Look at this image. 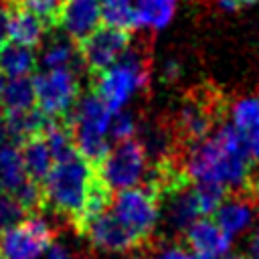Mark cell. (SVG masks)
I'll return each mask as SVG.
<instances>
[{
  "label": "cell",
  "instance_id": "6da1fadb",
  "mask_svg": "<svg viewBox=\"0 0 259 259\" xmlns=\"http://www.w3.org/2000/svg\"><path fill=\"white\" fill-rule=\"evenodd\" d=\"M180 160L192 182H212L227 192L245 188L253 168L229 121L217 123L206 138L188 144Z\"/></svg>",
  "mask_w": 259,
  "mask_h": 259
},
{
  "label": "cell",
  "instance_id": "7a4b0ae2",
  "mask_svg": "<svg viewBox=\"0 0 259 259\" xmlns=\"http://www.w3.org/2000/svg\"><path fill=\"white\" fill-rule=\"evenodd\" d=\"M95 180V166L87 162L79 152L65 160H59L40 182L42 206H49L55 214L77 229Z\"/></svg>",
  "mask_w": 259,
  "mask_h": 259
},
{
  "label": "cell",
  "instance_id": "3957f363",
  "mask_svg": "<svg viewBox=\"0 0 259 259\" xmlns=\"http://www.w3.org/2000/svg\"><path fill=\"white\" fill-rule=\"evenodd\" d=\"M150 79V59L144 47L130 45V49L107 69L93 75V91L105 101L111 111L123 109Z\"/></svg>",
  "mask_w": 259,
  "mask_h": 259
},
{
  "label": "cell",
  "instance_id": "277c9868",
  "mask_svg": "<svg viewBox=\"0 0 259 259\" xmlns=\"http://www.w3.org/2000/svg\"><path fill=\"white\" fill-rule=\"evenodd\" d=\"M71 111L73 113L67 121L73 134L75 150L95 166L109 150V123L113 111L95 91L79 95Z\"/></svg>",
  "mask_w": 259,
  "mask_h": 259
},
{
  "label": "cell",
  "instance_id": "5b68a950",
  "mask_svg": "<svg viewBox=\"0 0 259 259\" xmlns=\"http://www.w3.org/2000/svg\"><path fill=\"white\" fill-rule=\"evenodd\" d=\"M111 212L142 243L152 239L160 223V198L150 186H130L111 198Z\"/></svg>",
  "mask_w": 259,
  "mask_h": 259
},
{
  "label": "cell",
  "instance_id": "8992f818",
  "mask_svg": "<svg viewBox=\"0 0 259 259\" xmlns=\"http://www.w3.org/2000/svg\"><path fill=\"white\" fill-rule=\"evenodd\" d=\"M148 170V156L136 138L115 142L109 146L105 156L95 164L97 176L107 184L109 190H121L136 186L144 180Z\"/></svg>",
  "mask_w": 259,
  "mask_h": 259
},
{
  "label": "cell",
  "instance_id": "52a82bcc",
  "mask_svg": "<svg viewBox=\"0 0 259 259\" xmlns=\"http://www.w3.org/2000/svg\"><path fill=\"white\" fill-rule=\"evenodd\" d=\"M34 103L51 119H63L69 115L79 99L77 69H45L32 77Z\"/></svg>",
  "mask_w": 259,
  "mask_h": 259
},
{
  "label": "cell",
  "instance_id": "ba28073f",
  "mask_svg": "<svg viewBox=\"0 0 259 259\" xmlns=\"http://www.w3.org/2000/svg\"><path fill=\"white\" fill-rule=\"evenodd\" d=\"M53 239L51 223L42 214L30 212L0 235V253L4 259H40Z\"/></svg>",
  "mask_w": 259,
  "mask_h": 259
},
{
  "label": "cell",
  "instance_id": "9c48e42d",
  "mask_svg": "<svg viewBox=\"0 0 259 259\" xmlns=\"http://www.w3.org/2000/svg\"><path fill=\"white\" fill-rule=\"evenodd\" d=\"M132 45V36L127 30H119L107 24H97L91 32L77 40V51L81 65L95 75L109 65H113Z\"/></svg>",
  "mask_w": 259,
  "mask_h": 259
},
{
  "label": "cell",
  "instance_id": "30bf717a",
  "mask_svg": "<svg viewBox=\"0 0 259 259\" xmlns=\"http://www.w3.org/2000/svg\"><path fill=\"white\" fill-rule=\"evenodd\" d=\"M219 115H221V105L214 101V97L196 91L182 101L172 130L176 138L188 146L206 138L219 123Z\"/></svg>",
  "mask_w": 259,
  "mask_h": 259
},
{
  "label": "cell",
  "instance_id": "8fae6325",
  "mask_svg": "<svg viewBox=\"0 0 259 259\" xmlns=\"http://www.w3.org/2000/svg\"><path fill=\"white\" fill-rule=\"evenodd\" d=\"M79 235L87 237L91 247L101 253H127L140 245V241L117 221L111 210H103L101 214L89 219Z\"/></svg>",
  "mask_w": 259,
  "mask_h": 259
},
{
  "label": "cell",
  "instance_id": "7c38bea8",
  "mask_svg": "<svg viewBox=\"0 0 259 259\" xmlns=\"http://www.w3.org/2000/svg\"><path fill=\"white\" fill-rule=\"evenodd\" d=\"M184 243L196 259H225L233 247V239L206 217L196 219L184 231Z\"/></svg>",
  "mask_w": 259,
  "mask_h": 259
},
{
  "label": "cell",
  "instance_id": "4fadbf2b",
  "mask_svg": "<svg viewBox=\"0 0 259 259\" xmlns=\"http://www.w3.org/2000/svg\"><path fill=\"white\" fill-rule=\"evenodd\" d=\"M200 217L190 182L160 196V219L172 235H184V231Z\"/></svg>",
  "mask_w": 259,
  "mask_h": 259
},
{
  "label": "cell",
  "instance_id": "5bb4252c",
  "mask_svg": "<svg viewBox=\"0 0 259 259\" xmlns=\"http://www.w3.org/2000/svg\"><path fill=\"white\" fill-rule=\"evenodd\" d=\"M231 127L235 130L243 150L255 162H259V93L239 97L231 109Z\"/></svg>",
  "mask_w": 259,
  "mask_h": 259
},
{
  "label": "cell",
  "instance_id": "9a60e30c",
  "mask_svg": "<svg viewBox=\"0 0 259 259\" xmlns=\"http://www.w3.org/2000/svg\"><path fill=\"white\" fill-rule=\"evenodd\" d=\"M214 214V223L231 237H239V235H245L253 223L257 221V214H259V204L245 192V194H231V196H225L223 202L217 206V210L212 212Z\"/></svg>",
  "mask_w": 259,
  "mask_h": 259
},
{
  "label": "cell",
  "instance_id": "2e32d148",
  "mask_svg": "<svg viewBox=\"0 0 259 259\" xmlns=\"http://www.w3.org/2000/svg\"><path fill=\"white\" fill-rule=\"evenodd\" d=\"M99 24V0H65L61 24L73 40L83 38Z\"/></svg>",
  "mask_w": 259,
  "mask_h": 259
},
{
  "label": "cell",
  "instance_id": "e0dca14e",
  "mask_svg": "<svg viewBox=\"0 0 259 259\" xmlns=\"http://www.w3.org/2000/svg\"><path fill=\"white\" fill-rule=\"evenodd\" d=\"M6 6H8V40L28 49L40 47L49 28L32 12L14 4H6Z\"/></svg>",
  "mask_w": 259,
  "mask_h": 259
},
{
  "label": "cell",
  "instance_id": "ac0fdd59",
  "mask_svg": "<svg viewBox=\"0 0 259 259\" xmlns=\"http://www.w3.org/2000/svg\"><path fill=\"white\" fill-rule=\"evenodd\" d=\"M138 142L142 144L148 160L156 162V160H164V158H172L176 156V134L170 125H162V123H138Z\"/></svg>",
  "mask_w": 259,
  "mask_h": 259
},
{
  "label": "cell",
  "instance_id": "d6986e66",
  "mask_svg": "<svg viewBox=\"0 0 259 259\" xmlns=\"http://www.w3.org/2000/svg\"><path fill=\"white\" fill-rule=\"evenodd\" d=\"M4 119H6L8 140L16 144H22L32 136H40L47 123L51 121V117H47L36 105L20 111H4Z\"/></svg>",
  "mask_w": 259,
  "mask_h": 259
},
{
  "label": "cell",
  "instance_id": "ffe728a7",
  "mask_svg": "<svg viewBox=\"0 0 259 259\" xmlns=\"http://www.w3.org/2000/svg\"><path fill=\"white\" fill-rule=\"evenodd\" d=\"M20 146H22L20 148V158H22V166H24L26 176L40 184L45 180V176L49 174V170L53 168V164H55L53 154H51L42 134L24 140Z\"/></svg>",
  "mask_w": 259,
  "mask_h": 259
},
{
  "label": "cell",
  "instance_id": "44dd1931",
  "mask_svg": "<svg viewBox=\"0 0 259 259\" xmlns=\"http://www.w3.org/2000/svg\"><path fill=\"white\" fill-rule=\"evenodd\" d=\"M40 63L45 69H77L81 65L77 40L67 34L51 36L40 53Z\"/></svg>",
  "mask_w": 259,
  "mask_h": 259
},
{
  "label": "cell",
  "instance_id": "7402d4cb",
  "mask_svg": "<svg viewBox=\"0 0 259 259\" xmlns=\"http://www.w3.org/2000/svg\"><path fill=\"white\" fill-rule=\"evenodd\" d=\"M36 67V55L32 49L6 42L0 49V73L8 79L12 77H28Z\"/></svg>",
  "mask_w": 259,
  "mask_h": 259
},
{
  "label": "cell",
  "instance_id": "603a6c76",
  "mask_svg": "<svg viewBox=\"0 0 259 259\" xmlns=\"http://www.w3.org/2000/svg\"><path fill=\"white\" fill-rule=\"evenodd\" d=\"M138 26L150 30H162L170 24L176 12V0H134Z\"/></svg>",
  "mask_w": 259,
  "mask_h": 259
},
{
  "label": "cell",
  "instance_id": "cb8c5ba5",
  "mask_svg": "<svg viewBox=\"0 0 259 259\" xmlns=\"http://www.w3.org/2000/svg\"><path fill=\"white\" fill-rule=\"evenodd\" d=\"M99 18L103 24L119 30L132 32L140 28L134 0H99Z\"/></svg>",
  "mask_w": 259,
  "mask_h": 259
},
{
  "label": "cell",
  "instance_id": "d4e9b609",
  "mask_svg": "<svg viewBox=\"0 0 259 259\" xmlns=\"http://www.w3.org/2000/svg\"><path fill=\"white\" fill-rule=\"evenodd\" d=\"M26 172L20 158V148L14 144L0 146V192H12L26 180Z\"/></svg>",
  "mask_w": 259,
  "mask_h": 259
},
{
  "label": "cell",
  "instance_id": "484cf974",
  "mask_svg": "<svg viewBox=\"0 0 259 259\" xmlns=\"http://www.w3.org/2000/svg\"><path fill=\"white\" fill-rule=\"evenodd\" d=\"M2 109L4 111H20L34 107V87L30 77H12L4 83V89L0 93Z\"/></svg>",
  "mask_w": 259,
  "mask_h": 259
},
{
  "label": "cell",
  "instance_id": "4316f807",
  "mask_svg": "<svg viewBox=\"0 0 259 259\" xmlns=\"http://www.w3.org/2000/svg\"><path fill=\"white\" fill-rule=\"evenodd\" d=\"M6 4H14L32 12L47 28H57L61 24L65 0H6Z\"/></svg>",
  "mask_w": 259,
  "mask_h": 259
},
{
  "label": "cell",
  "instance_id": "83f0119b",
  "mask_svg": "<svg viewBox=\"0 0 259 259\" xmlns=\"http://www.w3.org/2000/svg\"><path fill=\"white\" fill-rule=\"evenodd\" d=\"M138 130V121L134 117V113L130 111H113L111 115V123H109V140L113 142H121V140H130L136 136Z\"/></svg>",
  "mask_w": 259,
  "mask_h": 259
},
{
  "label": "cell",
  "instance_id": "f1b7e54d",
  "mask_svg": "<svg viewBox=\"0 0 259 259\" xmlns=\"http://www.w3.org/2000/svg\"><path fill=\"white\" fill-rule=\"evenodd\" d=\"M26 212L22 210V206L16 202V198L10 192H0V235L14 227Z\"/></svg>",
  "mask_w": 259,
  "mask_h": 259
},
{
  "label": "cell",
  "instance_id": "f546056e",
  "mask_svg": "<svg viewBox=\"0 0 259 259\" xmlns=\"http://www.w3.org/2000/svg\"><path fill=\"white\" fill-rule=\"evenodd\" d=\"M47 259H91V255L83 249H79L77 245H71L67 241H51V245L47 247Z\"/></svg>",
  "mask_w": 259,
  "mask_h": 259
},
{
  "label": "cell",
  "instance_id": "4dcf8cb0",
  "mask_svg": "<svg viewBox=\"0 0 259 259\" xmlns=\"http://www.w3.org/2000/svg\"><path fill=\"white\" fill-rule=\"evenodd\" d=\"M150 259H196V257L186 249V245L166 243V245L158 247Z\"/></svg>",
  "mask_w": 259,
  "mask_h": 259
},
{
  "label": "cell",
  "instance_id": "1f68e13d",
  "mask_svg": "<svg viewBox=\"0 0 259 259\" xmlns=\"http://www.w3.org/2000/svg\"><path fill=\"white\" fill-rule=\"evenodd\" d=\"M245 257L247 259H259V219L249 229V237L245 243Z\"/></svg>",
  "mask_w": 259,
  "mask_h": 259
},
{
  "label": "cell",
  "instance_id": "d6a6232c",
  "mask_svg": "<svg viewBox=\"0 0 259 259\" xmlns=\"http://www.w3.org/2000/svg\"><path fill=\"white\" fill-rule=\"evenodd\" d=\"M180 77V63L176 59H168L162 65V79L166 83H174Z\"/></svg>",
  "mask_w": 259,
  "mask_h": 259
},
{
  "label": "cell",
  "instance_id": "836d02e7",
  "mask_svg": "<svg viewBox=\"0 0 259 259\" xmlns=\"http://www.w3.org/2000/svg\"><path fill=\"white\" fill-rule=\"evenodd\" d=\"M255 2H259V0H217L219 8L225 10V12H235L243 6H253Z\"/></svg>",
  "mask_w": 259,
  "mask_h": 259
},
{
  "label": "cell",
  "instance_id": "e575fe53",
  "mask_svg": "<svg viewBox=\"0 0 259 259\" xmlns=\"http://www.w3.org/2000/svg\"><path fill=\"white\" fill-rule=\"evenodd\" d=\"M8 42V6H0V49Z\"/></svg>",
  "mask_w": 259,
  "mask_h": 259
},
{
  "label": "cell",
  "instance_id": "d590c367",
  "mask_svg": "<svg viewBox=\"0 0 259 259\" xmlns=\"http://www.w3.org/2000/svg\"><path fill=\"white\" fill-rule=\"evenodd\" d=\"M8 144V134H6V119H4V109L0 107V146Z\"/></svg>",
  "mask_w": 259,
  "mask_h": 259
},
{
  "label": "cell",
  "instance_id": "8d00e7d4",
  "mask_svg": "<svg viewBox=\"0 0 259 259\" xmlns=\"http://www.w3.org/2000/svg\"><path fill=\"white\" fill-rule=\"evenodd\" d=\"M225 259H247V257H245V255H231V253H229Z\"/></svg>",
  "mask_w": 259,
  "mask_h": 259
},
{
  "label": "cell",
  "instance_id": "74e56055",
  "mask_svg": "<svg viewBox=\"0 0 259 259\" xmlns=\"http://www.w3.org/2000/svg\"><path fill=\"white\" fill-rule=\"evenodd\" d=\"M4 83H6V77L0 73V93H2V89H4Z\"/></svg>",
  "mask_w": 259,
  "mask_h": 259
},
{
  "label": "cell",
  "instance_id": "f35d334b",
  "mask_svg": "<svg viewBox=\"0 0 259 259\" xmlns=\"http://www.w3.org/2000/svg\"><path fill=\"white\" fill-rule=\"evenodd\" d=\"M132 259H150V257H146V255H136V257H132Z\"/></svg>",
  "mask_w": 259,
  "mask_h": 259
},
{
  "label": "cell",
  "instance_id": "ab89813d",
  "mask_svg": "<svg viewBox=\"0 0 259 259\" xmlns=\"http://www.w3.org/2000/svg\"><path fill=\"white\" fill-rule=\"evenodd\" d=\"M0 259H4V257H2V253H0Z\"/></svg>",
  "mask_w": 259,
  "mask_h": 259
}]
</instances>
